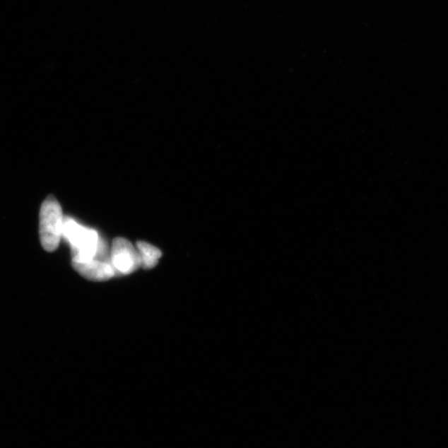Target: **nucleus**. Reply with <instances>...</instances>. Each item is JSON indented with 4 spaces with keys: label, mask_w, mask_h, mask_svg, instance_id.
I'll return each mask as SVG.
<instances>
[{
    "label": "nucleus",
    "mask_w": 448,
    "mask_h": 448,
    "mask_svg": "<svg viewBox=\"0 0 448 448\" xmlns=\"http://www.w3.org/2000/svg\"><path fill=\"white\" fill-rule=\"evenodd\" d=\"M63 235L73 249V261H86L96 257H105L106 245L98 233L80 225L71 218L64 221Z\"/></svg>",
    "instance_id": "obj_1"
},
{
    "label": "nucleus",
    "mask_w": 448,
    "mask_h": 448,
    "mask_svg": "<svg viewBox=\"0 0 448 448\" xmlns=\"http://www.w3.org/2000/svg\"><path fill=\"white\" fill-rule=\"evenodd\" d=\"M136 249L139 252L141 268L151 269L158 264L162 254L157 247L146 242H138Z\"/></svg>",
    "instance_id": "obj_5"
},
{
    "label": "nucleus",
    "mask_w": 448,
    "mask_h": 448,
    "mask_svg": "<svg viewBox=\"0 0 448 448\" xmlns=\"http://www.w3.org/2000/svg\"><path fill=\"white\" fill-rule=\"evenodd\" d=\"M110 261L116 273L131 274L141 268L139 252L125 238L114 240Z\"/></svg>",
    "instance_id": "obj_3"
},
{
    "label": "nucleus",
    "mask_w": 448,
    "mask_h": 448,
    "mask_svg": "<svg viewBox=\"0 0 448 448\" xmlns=\"http://www.w3.org/2000/svg\"><path fill=\"white\" fill-rule=\"evenodd\" d=\"M73 266L83 278L97 281V282L111 279L116 274L111 261L105 257H96V259L86 261H73Z\"/></svg>",
    "instance_id": "obj_4"
},
{
    "label": "nucleus",
    "mask_w": 448,
    "mask_h": 448,
    "mask_svg": "<svg viewBox=\"0 0 448 448\" xmlns=\"http://www.w3.org/2000/svg\"><path fill=\"white\" fill-rule=\"evenodd\" d=\"M63 211L54 197L47 198L40 211V238L42 246L47 252L58 249L64 228Z\"/></svg>",
    "instance_id": "obj_2"
}]
</instances>
